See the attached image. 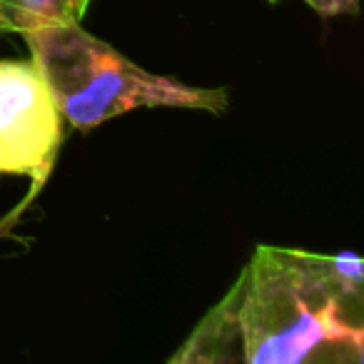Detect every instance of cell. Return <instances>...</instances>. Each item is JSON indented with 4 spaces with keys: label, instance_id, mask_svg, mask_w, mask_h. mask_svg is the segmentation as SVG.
<instances>
[{
    "label": "cell",
    "instance_id": "1",
    "mask_svg": "<svg viewBox=\"0 0 364 364\" xmlns=\"http://www.w3.org/2000/svg\"><path fill=\"white\" fill-rule=\"evenodd\" d=\"M362 259L257 245L170 364L362 362Z\"/></svg>",
    "mask_w": 364,
    "mask_h": 364
},
{
    "label": "cell",
    "instance_id": "2",
    "mask_svg": "<svg viewBox=\"0 0 364 364\" xmlns=\"http://www.w3.org/2000/svg\"><path fill=\"white\" fill-rule=\"evenodd\" d=\"M23 38L63 120L75 130H92L137 107H182L215 115L228 110L225 87H198L147 73L80 23L36 28Z\"/></svg>",
    "mask_w": 364,
    "mask_h": 364
},
{
    "label": "cell",
    "instance_id": "3",
    "mask_svg": "<svg viewBox=\"0 0 364 364\" xmlns=\"http://www.w3.org/2000/svg\"><path fill=\"white\" fill-rule=\"evenodd\" d=\"M63 140V115L36 60H0V175L46 182Z\"/></svg>",
    "mask_w": 364,
    "mask_h": 364
},
{
    "label": "cell",
    "instance_id": "4",
    "mask_svg": "<svg viewBox=\"0 0 364 364\" xmlns=\"http://www.w3.org/2000/svg\"><path fill=\"white\" fill-rule=\"evenodd\" d=\"M90 0H13V31L28 33L46 26L80 23Z\"/></svg>",
    "mask_w": 364,
    "mask_h": 364
},
{
    "label": "cell",
    "instance_id": "5",
    "mask_svg": "<svg viewBox=\"0 0 364 364\" xmlns=\"http://www.w3.org/2000/svg\"><path fill=\"white\" fill-rule=\"evenodd\" d=\"M309 8L319 13V16H347V13H357L359 0H304Z\"/></svg>",
    "mask_w": 364,
    "mask_h": 364
},
{
    "label": "cell",
    "instance_id": "6",
    "mask_svg": "<svg viewBox=\"0 0 364 364\" xmlns=\"http://www.w3.org/2000/svg\"><path fill=\"white\" fill-rule=\"evenodd\" d=\"M0 33L13 31V0H0Z\"/></svg>",
    "mask_w": 364,
    "mask_h": 364
},
{
    "label": "cell",
    "instance_id": "7",
    "mask_svg": "<svg viewBox=\"0 0 364 364\" xmlns=\"http://www.w3.org/2000/svg\"><path fill=\"white\" fill-rule=\"evenodd\" d=\"M269 3H279V0H269Z\"/></svg>",
    "mask_w": 364,
    "mask_h": 364
}]
</instances>
